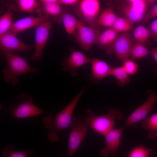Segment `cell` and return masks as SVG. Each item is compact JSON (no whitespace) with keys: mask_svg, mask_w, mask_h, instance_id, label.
I'll list each match as a JSON object with an SVG mask.
<instances>
[{"mask_svg":"<svg viewBox=\"0 0 157 157\" xmlns=\"http://www.w3.org/2000/svg\"><path fill=\"white\" fill-rule=\"evenodd\" d=\"M86 89L85 87H83L66 106L56 114L54 117L49 115L44 117V127L48 130L47 137L49 141L57 142L59 139V132L70 127L74 110Z\"/></svg>","mask_w":157,"mask_h":157,"instance_id":"cell-1","label":"cell"},{"mask_svg":"<svg viewBox=\"0 0 157 157\" xmlns=\"http://www.w3.org/2000/svg\"><path fill=\"white\" fill-rule=\"evenodd\" d=\"M7 63L8 67L3 70V78L7 82L13 85L18 83V76L29 73H36L38 69L31 67L24 57L13 52L1 51Z\"/></svg>","mask_w":157,"mask_h":157,"instance_id":"cell-2","label":"cell"},{"mask_svg":"<svg viewBox=\"0 0 157 157\" xmlns=\"http://www.w3.org/2000/svg\"><path fill=\"white\" fill-rule=\"evenodd\" d=\"M123 115L120 110L114 108L109 109L107 114L101 115H96L91 110L88 109L83 117L89 129L104 136L114 128L115 119L121 120Z\"/></svg>","mask_w":157,"mask_h":157,"instance_id":"cell-3","label":"cell"},{"mask_svg":"<svg viewBox=\"0 0 157 157\" xmlns=\"http://www.w3.org/2000/svg\"><path fill=\"white\" fill-rule=\"evenodd\" d=\"M19 99L6 111L15 119H24L41 114L45 112L33 103L31 97L24 93L19 95Z\"/></svg>","mask_w":157,"mask_h":157,"instance_id":"cell-4","label":"cell"},{"mask_svg":"<svg viewBox=\"0 0 157 157\" xmlns=\"http://www.w3.org/2000/svg\"><path fill=\"white\" fill-rule=\"evenodd\" d=\"M69 138L68 156L70 157L78 148L89 129L84 117L80 115L72 118Z\"/></svg>","mask_w":157,"mask_h":157,"instance_id":"cell-5","label":"cell"},{"mask_svg":"<svg viewBox=\"0 0 157 157\" xmlns=\"http://www.w3.org/2000/svg\"><path fill=\"white\" fill-rule=\"evenodd\" d=\"M79 16L83 22L90 27L97 29V17L100 4L97 0H82L79 5Z\"/></svg>","mask_w":157,"mask_h":157,"instance_id":"cell-6","label":"cell"},{"mask_svg":"<svg viewBox=\"0 0 157 157\" xmlns=\"http://www.w3.org/2000/svg\"><path fill=\"white\" fill-rule=\"evenodd\" d=\"M52 27L51 21L48 19L39 24L35 29V47L34 53L31 57V60L40 61L44 48L49 39L50 31Z\"/></svg>","mask_w":157,"mask_h":157,"instance_id":"cell-7","label":"cell"},{"mask_svg":"<svg viewBox=\"0 0 157 157\" xmlns=\"http://www.w3.org/2000/svg\"><path fill=\"white\" fill-rule=\"evenodd\" d=\"M157 102V94L154 92L151 91L147 100L128 117L124 126L125 128L130 126H136L139 122L144 120L151 113L154 105Z\"/></svg>","mask_w":157,"mask_h":157,"instance_id":"cell-8","label":"cell"},{"mask_svg":"<svg viewBox=\"0 0 157 157\" xmlns=\"http://www.w3.org/2000/svg\"><path fill=\"white\" fill-rule=\"evenodd\" d=\"M132 45V38L129 32L119 34L111 46L118 59L123 61L129 59Z\"/></svg>","mask_w":157,"mask_h":157,"instance_id":"cell-9","label":"cell"},{"mask_svg":"<svg viewBox=\"0 0 157 157\" xmlns=\"http://www.w3.org/2000/svg\"><path fill=\"white\" fill-rule=\"evenodd\" d=\"M125 127L121 128L110 131L104 136L105 140L104 148L100 151V154L103 157H108L109 155L115 157L122 142L121 138Z\"/></svg>","mask_w":157,"mask_h":157,"instance_id":"cell-10","label":"cell"},{"mask_svg":"<svg viewBox=\"0 0 157 157\" xmlns=\"http://www.w3.org/2000/svg\"><path fill=\"white\" fill-rule=\"evenodd\" d=\"M100 32L97 29L87 26L79 20L76 35V39L83 49L89 51L92 45L95 44Z\"/></svg>","mask_w":157,"mask_h":157,"instance_id":"cell-11","label":"cell"},{"mask_svg":"<svg viewBox=\"0 0 157 157\" xmlns=\"http://www.w3.org/2000/svg\"><path fill=\"white\" fill-rule=\"evenodd\" d=\"M122 8L125 17L134 23L141 21L146 14L148 2L144 0H129Z\"/></svg>","mask_w":157,"mask_h":157,"instance_id":"cell-12","label":"cell"},{"mask_svg":"<svg viewBox=\"0 0 157 157\" xmlns=\"http://www.w3.org/2000/svg\"><path fill=\"white\" fill-rule=\"evenodd\" d=\"M17 34L9 31L0 36L1 51L29 52L31 51L33 47L20 41L17 37Z\"/></svg>","mask_w":157,"mask_h":157,"instance_id":"cell-13","label":"cell"},{"mask_svg":"<svg viewBox=\"0 0 157 157\" xmlns=\"http://www.w3.org/2000/svg\"><path fill=\"white\" fill-rule=\"evenodd\" d=\"M92 59L82 52L74 51L66 60L62 63L63 69L68 71L73 77L77 76V69L80 67L91 63Z\"/></svg>","mask_w":157,"mask_h":157,"instance_id":"cell-14","label":"cell"},{"mask_svg":"<svg viewBox=\"0 0 157 157\" xmlns=\"http://www.w3.org/2000/svg\"><path fill=\"white\" fill-rule=\"evenodd\" d=\"M48 19L46 16H30L20 19L13 23L10 31L18 33L32 27L35 28L40 23Z\"/></svg>","mask_w":157,"mask_h":157,"instance_id":"cell-15","label":"cell"},{"mask_svg":"<svg viewBox=\"0 0 157 157\" xmlns=\"http://www.w3.org/2000/svg\"><path fill=\"white\" fill-rule=\"evenodd\" d=\"M92 77L95 82L110 75L112 69L111 66L106 62L96 58L92 59L91 62Z\"/></svg>","mask_w":157,"mask_h":157,"instance_id":"cell-16","label":"cell"},{"mask_svg":"<svg viewBox=\"0 0 157 157\" xmlns=\"http://www.w3.org/2000/svg\"><path fill=\"white\" fill-rule=\"evenodd\" d=\"M40 5L38 13L42 10L43 16L49 17L50 16L55 17L61 15L62 10L61 5L58 0H41L39 1Z\"/></svg>","mask_w":157,"mask_h":157,"instance_id":"cell-17","label":"cell"},{"mask_svg":"<svg viewBox=\"0 0 157 157\" xmlns=\"http://www.w3.org/2000/svg\"><path fill=\"white\" fill-rule=\"evenodd\" d=\"M119 33L112 28H108L100 32L95 44L102 49H108L111 46Z\"/></svg>","mask_w":157,"mask_h":157,"instance_id":"cell-18","label":"cell"},{"mask_svg":"<svg viewBox=\"0 0 157 157\" xmlns=\"http://www.w3.org/2000/svg\"><path fill=\"white\" fill-rule=\"evenodd\" d=\"M61 19L67 33L70 35H76L79 20L69 12L62 10Z\"/></svg>","mask_w":157,"mask_h":157,"instance_id":"cell-19","label":"cell"},{"mask_svg":"<svg viewBox=\"0 0 157 157\" xmlns=\"http://www.w3.org/2000/svg\"><path fill=\"white\" fill-rule=\"evenodd\" d=\"M141 126L147 132V137L148 138L157 139V113L146 117L143 120Z\"/></svg>","mask_w":157,"mask_h":157,"instance_id":"cell-20","label":"cell"},{"mask_svg":"<svg viewBox=\"0 0 157 157\" xmlns=\"http://www.w3.org/2000/svg\"><path fill=\"white\" fill-rule=\"evenodd\" d=\"M118 17L112 8H107L99 16L98 24L105 27L112 28Z\"/></svg>","mask_w":157,"mask_h":157,"instance_id":"cell-21","label":"cell"},{"mask_svg":"<svg viewBox=\"0 0 157 157\" xmlns=\"http://www.w3.org/2000/svg\"><path fill=\"white\" fill-rule=\"evenodd\" d=\"M110 75L116 78V83L120 86L127 84L130 81V75L122 66L112 68Z\"/></svg>","mask_w":157,"mask_h":157,"instance_id":"cell-22","label":"cell"},{"mask_svg":"<svg viewBox=\"0 0 157 157\" xmlns=\"http://www.w3.org/2000/svg\"><path fill=\"white\" fill-rule=\"evenodd\" d=\"M13 12L11 8H8L0 18V36L10 31L13 23Z\"/></svg>","mask_w":157,"mask_h":157,"instance_id":"cell-23","label":"cell"},{"mask_svg":"<svg viewBox=\"0 0 157 157\" xmlns=\"http://www.w3.org/2000/svg\"><path fill=\"white\" fill-rule=\"evenodd\" d=\"M15 2L20 11L29 13L38 12L40 5L39 1L35 0H19Z\"/></svg>","mask_w":157,"mask_h":157,"instance_id":"cell-24","label":"cell"},{"mask_svg":"<svg viewBox=\"0 0 157 157\" xmlns=\"http://www.w3.org/2000/svg\"><path fill=\"white\" fill-rule=\"evenodd\" d=\"M152 36L149 29L141 25L136 28L133 33V38L137 42L144 44Z\"/></svg>","mask_w":157,"mask_h":157,"instance_id":"cell-25","label":"cell"},{"mask_svg":"<svg viewBox=\"0 0 157 157\" xmlns=\"http://www.w3.org/2000/svg\"><path fill=\"white\" fill-rule=\"evenodd\" d=\"M134 24L127 18L118 17L112 28L119 33L127 32L131 29Z\"/></svg>","mask_w":157,"mask_h":157,"instance_id":"cell-26","label":"cell"},{"mask_svg":"<svg viewBox=\"0 0 157 157\" xmlns=\"http://www.w3.org/2000/svg\"><path fill=\"white\" fill-rule=\"evenodd\" d=\"M34 154L32 149L22 151H16L14 147L9 145L3 149L1 157H27L28 155H32Z\"/></svg>","mask_w":157,"mask_h":157,"instance_id":"cell-27","label":"cell"},{"mask_svg":"<svg viewBox=\"0 0 157 157\" xmlns=\"http://www.w3.org/2000/svg\"><path fill=\"white\" fill-rule=\"evenodd\" d=\"M153 153L151 148L145 147L144 144L136 146L129 151L127 157H150Z\"/></svg>","mask_w":157,"mask_h":157,"instance_id":"cell-28","label":"cell"},{"mask_svg":"<svg viewBox=\"0 0 157 157\" xmlns=\"http://www.w3.org/2000/svg\"><path fill=\"white\" fill-rule=\"evenodd\" d=\"M150 53L144 44L137 42L132 47L130 57L132 59H140L146 57Z\"/></svg>","mask_w":157,"mask_h":157,"instance_id":"cell-29","label":"cell"},{"mask_svg":"<svg viewBox=\"0 0 157 157\" xmlns=\"http://www.w3.org/2000/svg\"><path fill=\"white\" fill-rule=\"evenodd\" d=\"M122 66L130 75L136 74L138 69V64L132 60L129 59L123 62Z\"/></svg>","mask_w":157,"mask_h":157,"instance_id":"cell-30","label":"cell"},{"mask_svg":"<svg viewBox=\"0 0 157 157\" xmlns=\"http://www.w3.org/2000/svg\"><path fill=\"white\" fill-rule=\"evenodd\" d=\"M157 17V2L146 13L144 19L148 21L152 18Z\"/></svg>","mask_w":157,"mask_h":157,"instance_id":"cell-31","label":"cell"},{"mask_svg":"<svg viewBox=\"0 0 157 157\" xmlns=\"http://www.w3.org/2000/svg\"><path fill=\"white\" fill-rule=\"evenodd\" d=\"M149 30L151 33L152 35L157 38V18L151 23Z\"/></svg>","mask_w":157,"mask_h":157,"instance_id":"cell-32","label":"cell"},{"mask_svg":"<svg viewBox=\"0 0 157 157\" xmlns=\"http://www.w3.org/2000/svg\"><path fill=\"white\" fill-rule=\"evenodd\" d=\"M79 2L78 0H59V2L62 5L65 6L73 5Z\"/></svg>","mask_w":157,"mask_h":157,"instance_id":"cell-33","label":"cell"},{"mask_svg":"<svg viewBox=\"0 0 157 157\" xmlns=\"http://www.w3.org/2000/svg\"><path fill=\"white\" fill-rule=\"evenodd\" d=\"M150 52L154 59L157 62V49L155 48L152 49Z\"/></svg>","mask_w":157,"mask_h":157,"instance_id":"cell-34","label":"cell"},{"mask_svg":"<svg viewBox=\"0 0 157 157\" xmlns=\"http://www.w3.org/2000/svg\"><path fill=\"white\" fill-rule=\"evenodd\" d=\"M69 157L67 156V157Z\"/></svg>","mask_w":157,"mask_h":157,"instance_id":"cell-35","label":"cell"}]
</instances>
